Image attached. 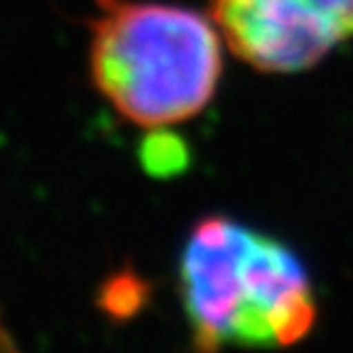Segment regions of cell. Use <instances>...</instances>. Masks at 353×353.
I'll use <instances>...</instances> for the list:
<instances>
[{
	"label": "cell",
	"mask_w": 353,
	"mask_h": 353,
	"mask_svg": "<svg viewBox=\"0 0 353 353\" xmlns=\"http://www.w3.org/2000/svg\"><path fill=\"white\" fill-rule=\"evenodd\" d=\"M179 299L199 353L287 348L316 321L314 285L287 243L226 216H206L179 253Z\"/></svg>",
	"instance_id": "cell-1"
},
{
	"label": "cell",
	"mask_w": 353,
	"mask_h": 353,
	"mask_svg": "<svg viewBox=\"0 0 353 353\" xmlns=\"http://www.w3.org/2000/svg\"><path fill=\"white\" fill-rule=\"evenodd\" d=\"M94 3L88 72L125 121L157 130L209 105L223 69V37L211 17L160 0Z\"/></svg>",
	"instance_id": "cell-2"
},
{
	"label": "cell",
	"mask_w": 353,
	"mask_h": 353,
	"mask_svg": "<svg viewBox=\"0 0 353 353\" xmlns=\"http://www.w3.org/2000/svg\"><path fill=\"white\" fill-rule=\"evenodd\" d=\"M228 50L265 74H297L353 39V0H206Z\"/></svg>",
	"instance_id": "cell-3"
}]
</instances>
